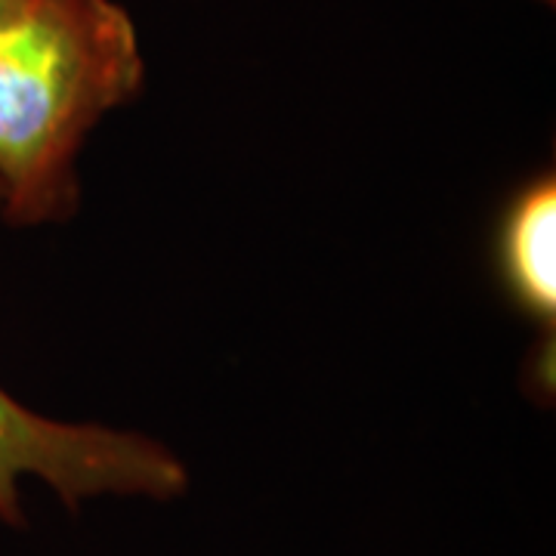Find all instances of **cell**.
<instances>
[{
	"mask_svg": "<svg viewBox=\"0 0 556 556\" xmlns=\"http://www.w3.org/2000/svg\"><path fill=\"white\" fill-rule=\"evenodd\" d=\"M501 276L519 309L547 325L556 321V182L535 179L510 204L501 229Z\"/></svg>",
	"mask_w": 556,
	"mask_h": 556,
	"instance_id": "obj_3",
	"label": "cell"
},
{
	"mask_svg": "<svg viewBox=\"0 0 556 556\" xmlns=\"http://www.w3.org/2000/svg\"><path fill=\"white\" fill-rule=\"evenodd\" d=\"M535 3H544V7H554L556 0H535Z\"/></svg>",
	"mask_w": 556,
	"mask_h": 556,
	"instance_id": "obj_5",
	"label": "cell"
},
{
	"mask_svg": "<svg viewBox=\"0 0 556 556\" xmlns=\"http://www.w3.org/2000/svg\"><path fill=\"white\" fill-rule=\"evenodd\" d=\"M142 75L137 28L115 0H28L0 25V217H68L84 139Z\"/></svg>",
	"mask_w": 556,
	"mask_h": 556,
	"instance_id": "obj_1",
	"label": "cell"
},
{
	"mask_svg": "<svg viewBox=\"0 0 556 556\" xmlns=\"http://www.w3.org/2000/svg\"><path fill=\"white\" fill-rule=\"evenodd\" d=\"M25 3H28V0H0V25L16 20L22 10H25Z\"/></svg>",
	"mask_w": 556,
	"mask_h": 556,
	"instance_id": "obj_4",
	"label": "cell"
},
{
	"mask_svg": "<svg viewBox=\"0 0 556 556\" xmlns=\"http://www.w3.org/2000/svg\"><path fill=\"white\" fill-rule=\"evenodd\" d=\"M50 485L65 510L90 497L174 501L189 492V470L159 439L102 424L43 417L0 387V522L25 529L20 482Z\"/></svg>",
	"mask_w": 556,
	"mask_h": 556,
	"instance_id": "obj_2",
	"label": "cell"
}]
</instances>
